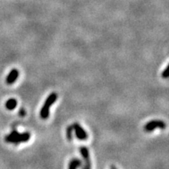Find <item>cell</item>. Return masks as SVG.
<instances>
[{
  "label": "cell",
  "instance_id": "1",
  "mask_svg": "<svg viewBox=\"0 0 169 169\" xmlns=\"http://www.w3.org/2000/svg\"><path fill=\"white\" fill-rule=\"evenodd\" d=\"M31 135L28 132H25V133H19L17 131H13L10 134L6 135L5 137V140L7 143H24V142H28L30 139Z\"/></svg>",
  "mask_w": 169,
  "mask_h": 169
},
{
  "label": "cell",
  "instance_id": "2",
  "mask_svg": "<svg viewBox=\"0 0 169 169\" xmlns=\"http://www.w3.org/2000/svg\"><path fill=\"white\" fill-rule=\"evenodd\" d=\"M57 94L53 92L51 93L48 97H47L46 100H45L44 105L41 107V111H40V117L42 119H46L48 118V117L49 115V108L53 103H55V101L57 99Z\"/></svg>",
  "mask_w": 169,
  "mask_h": 169
},
{
  "label": "cell",
  "instance_id": "3",
  "mask_svg": "<svg viewBox=\"0 0 169 169\" xmlns=\"http://www.w3.org/2000/svg\"><path fill=\"white\" fill-rule=\"evenodd\" d=\"M157 128L164 129V128H166V124L163 121H160V120L151 121L148 122V123L145 125L144 129L145 131H147V132H150V131H152L153 130H154Z\"/></svg>",
  "mask_w": 169,
  "mask_h": 169
},
{
  "label": "cell",
  "instance_id": "4",
  "mask_svg": "<svg viewBox=\"0 0 169 169\" xmlns=\"http://www.w3.org/2000/svg\"><path fill=\"white\" fill-rule=\"evenodd\" d=\"M73 129L75 131V135L79 140H85L88 138V134L85 131L84 128L81 127L78 123H75L73 124Z\"/></svg>",
  "mask_w": 169,
  "mask_h": 169
},
{
  "label": "cell",
  "instance_id": "5",
  "mask_svg": "<svg viewBox=\"0 0 169 169\" xmlns=\"http://www.w3.org/2000/svg\"><path fill=\"white\" fill-rule=\"evenodd\" d=\"M80 153H81V156L83 157L85 160V164L83 169H91V161L89 157V152L88 150L86 147H81L80 148Z\"/></svg>",
  "mask_w": 169,
  "mask_h": 169
},
{
  "label": "cell",
  "instance_id": "6",
  "mask_svg": "<svg viewBox=\"0 0 169 169\" xmlns=\"http://www.w3.org/2000/svg\"><path fill=\"white\" fill-rule=\"evenodd\" d=\"M19 76V71L17 69H13L11 71L9 72V75L6 78V82L8 85H12L15 82Z\"/></svg>",
  "mask_w": 169,
  "mask_h": 169
},
{
  "label": "cell",
  "instance_id": "7",
  "mask_svg": "<svg viewBox=\"0 0 169 169\" xmlns=\"http://www.w3.org/2000/svg\"><path fill=\"white\" fill-rule=\"evenodd\" d=\"M17 105V102L16 100V99L14 98H11V99H9L5 103V107L7 110L9 111H12V110H14L16 108Z\"/></svg>",
  "mask_w": 169,
  "mask_h": 169
},
{
  "label": "cell",
  "instance_id": "8",
  "mask_svg": "<svg viewBox=\"0 0 169 169\" xmlns=\"http://www.w3.org/2000/svg\"><path fill=\"white\" fill-rule=\"evenodd\" d=\"M81 165H82V163H81V161L77 159V158H75V159H72L70 162L68 169H77L78 167H81Z\"/></svg>",
  "mask_w": 169,
  "mask_h": 169
},
{
  "label": "cell",
  "instance_id": "9",
  "mask_svg": "<svg viewBox=\"0 0 169 169\" xmlns=\"http://www.w3.org/2000/svg\"><path fill=\"white\" fill-rule=\"evenodd\" d=\"M72 131H73V126L69 125L67 128V138L70 141L72 139Z\"/></svg>",
  "mask_w": 169,
  "mask_h": 169
},
{
  "label": "cell",
  "instance_id": "10",
  "mask_svg": "<svg viewBox=\"0 0 169 169\" xmlns=\"http://www.w3.org/2000/svg\"><path fill=\"white\" fill-rule=\"evenodd\" d=\"M161 76L164 78H167L168 77V66H167V68H166L165 69H164V71L162 72Z\"/></svg>",
  "mask_w": 169,
  "mask_h": 169
},
{
  "label": "cell",
  "instance_id": "11",
  "mask_svg": "<svg viewBox=\"0 0 169 169\" xmlns=\"http://www.w3.org/2000/svg\"><path fill=\"white\" fill-rule=\"evenodd\" d=\"M19 114L21 115V116H22V117L25 116V115L26 114V111H25V110L22 108V109H21V111H19Z\"/></svg>",
  "mask_w": 169,
  "mask_h": 169
},
{
  "label": "cell",
  "instance_id": "12",
  "mask_svg": "<svg viewBox=\"0 0 169 169\" xmlns=\"http://www.w3.org/2000/svg\"><path fill=\"white\" fill-rule=\"evenodd\" d=\"M111 169H116V168H115L114 167H113V166H112V167H111Z\"/></svg>",
  "mask_w": 169,
  "mask_h": 169
}]
</instances>
